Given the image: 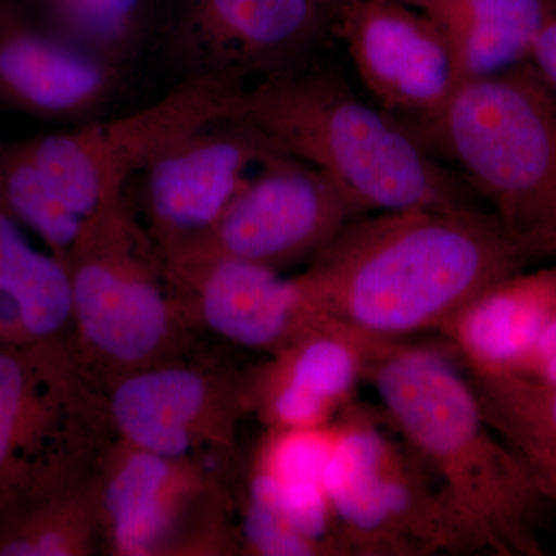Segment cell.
I'll use <instances>...</instances> for the list:
<instances>
[{"mask_svg":"<svg viewBox=\"0 0 556 556\" xmlns=\"http://www.w3.org/2000/svg\"><path fill=\"white\" fill-rule=\"evenodd\" d=\"M212 463L146 452L113 434L98 460L101 551L115 556L241 554L233 497Z\"/></svg>","mask_w":556,"mask_h":556,"instance_id":"obj_7","label":"cell"},{"mask_svg":"<svg viewBox=\"0 0 556 556\" xmlns=\"http://www.w3.org/2000/svg\"><path fill=\"white\" fill-rule=\"evenodd\" d=\"M412 129L455 161L533 258H556V97L532 65L460 84Z\"/></svg>","mask_w":556,"mask_h":556,"instance_id":"obj_4","label":"cell"},{"mask_svg":"<svg viewBox=\"0 0 556 556\" xmlns=\"http://www.w3.org/2000/svg\"><path fill=\"white\" fill-rule=\"evenodd\" d=\"M467 371L486 422L518 455L556 448L555 383L517 371Z\"/></svg>","mask_w":556,"mask_h":556,"instance_id":"obj_22","label":"cell"},{"mask_svg":"<svg viewBox=\"0 0 556 556\" xmlns=\"http://www.w3.org/2000/svg\"><path fill=\"white\" fill-rule=\"evenodd\" d=\"M101 393L113 434L164 456L226 455L252 415L247 371L193 353L121 376Z\"/></svg>","mask_w":556,"mask_h":556,"instance_id":"obj_11","label":"cell"},{"mask_svg":"<svg viewBox=\"0 0 556 556\" xmlns=\"http://www.w3.org/2000/svg\"><path fill=\"white\" fill-rule=\"evenodd\" d=\"M365 380L390 427L438 482L463 552L544 555L535 532L543 496L525 459L497 439L470 379L445 350L379 338Z\"/></svg>","mask_w":556,"mask_h":556,"instance_id":"obj_2","label":"cell"},{"mask_svg":"<svg viewBox=\"0 0 556 556\" xmlns=\"http://www.w3.org/2000/svg\"><path fill=\"white\" fill-rule=\"evenodd\" d=\"M493 212L404 208L348 222L299 274L318 308L382 339L441 331L533 262Z\"/></svg>","mask_w":556,"mask_h":556,"instance_id":"obj_1","label":"cell"},{"mask_svg":"<svg viewBox=\"0 0 556 556\" xmlns=\"http://www.w3.org/2000/svg\"><path fill=\"white\" fill-rule=\"evenodd\" d=\"M0 211L31 229L62 262L86 226L58 197L24 144L0 155Z\"/></svg>","mask_w":556,"mask_h":556,"instance_id":"obj_23","label":"cell"},{"mask_svg":"<svg viewBox=\"0 0 556 556\" xmlns=\"http://www.w3.org/2000/svg\"><path fill=\"white\" fill-rule=\"evenodd\" d=\"M278 150L240 119L215 121L161 150L142 169L146 230L161 257L211 229L247 181V172Z\"/></svg>","mask_w":556,"mask_h":556,"instance_id":"obj_13","label":"cell"},{"mask_svg":"<svg viewBox=\"0 0 556 556\" xmlns=\"http://www.w3.org/2000/svg\"><path fill=\"white\" fill-rule=\"evenodd\" d=\"M422 11L447 38L460 86L525 64L556 0H441Z\"/></svg>","mask_w":556,"mask_h":556,"instance_id":"obj_21","label":"cell"},{"mask_svg":"<svg viewBox=\"0 0 556 556\" xmlns=\"http://www.w3.org/2000/svg\"><path fill=\"white\" fill-rule=\"evenodd\" d=\"M375 336L328 316L247 371L252 415L268 430L331 426L356 402Z\"/></svg>","mask_w":556,"mask_h":556,"instance_id":"obj_15","label":"cell"},{"mask_svg":"<svg viewBox=\"0 0 556 556\" xmlns=\"http://www.w3.org/2000/svg\"><path fill=\"white\" fill-rule=\"evenodd\" d=\"M386 426L382 408L357 402L334 422L324 485L343 555L463 552L438 482Z\"/></svg>","mask_w":556,"mask_h":556,"instance_id":"obj_6","label":"cell"},{"mask_svg":"<svg viewBox=\"0 0 556 556\" xmlns=\"http://www.w3.org/2000/svg\"><path fill=\"white\" fill-rule=\"evenodd\" d=\"M318 5L324 9L325 13H327V16L329 17V21H334L336 14L339 13L340 10L343 9V7L346 5L348 2H351V0H317Z\"/></svg>","mask_w":556,"mask_h":556,"instance_id":"obj_28","label":"cell"},{"mask_svg":"<svg viewBox=\"0 0 556 556\" xmlns=\"http://www.w3.org/2000/svg\"><path fill=\"white\" fill-rule=\"evenodd\" d=\"M230 119L327 175L362 215L479 207L466 179L434 160L404 119L361 100L331 65L311 60L241 87Z\"/></svg>","mask_w":556,"mask_h":556,"instance_id":"obj_3","label":"cell"},{"mask_svg":"<svg viewBox=\"0 0 556 556\" xmlns=\"http://www.w3.org/2000/svg\"><path fill=\"white\" fill-rule=\"evenodd\" d=\"M555 316L556 263L501 278L439 332L467 369L521 371Z\"/></svg>","mask_w":556,"mask_h":556,"instance_id":"obj_17","label":"cell"},{"mask_svg":"<svg viewBox=\"0 0 556 556\" xmlns=\"http://www.w3.org/2000/svg\"><path fill=\"white\" fill-rule=\"evenodd\" d=\"M214 72L240 80L287 72L313 60L331 21L317 0H208ZM260 78V79H262Z\"/></svg>","mask_w":556,"mask_h":556,"instance_id":"obj_18","label":"cell"},{"mask_svg":"<svg viewBox=\"0 0 556 556\" xmlns=\"http://www.w3.org/2000/svg\"><path fill=\"white\" fill-rule=\"evenodd\" d=\"M72 285L67 266L25 239L0 211V348L68 340Z\"/></svg>","mask_w":556,"mask_h":556,"instance_id":"obj_20","label":"cell"},{"mask_svg":"<svg viewBox=\"0 0 556 556\" xmlns=\"http://www.w3.org/2000/svg\"><path fill=\"white\" fill-rule=\"evenodd\" d=\"M139 0H62L70 27L83 49L115 64L126 50Z\"/></svg>","mask_w":556,"mask_h":556,"instance_id":"obj_24","label":"cell"},{"mask_svg":"<svg viewBox=\"0 0 556 556\" xmlns=\"http://www.w3.org/2000/svg\"><path fill=\"white\" fill-rule=\"evenodd\" d=\"M543 382L556 386V316L538 340L535 350L527 358L521 371Z\"/></svg>","mask_w":556,"mask_h":556,"instance_id":"obj_25","label":"cell"},{"mask_svg":"<svg viewBox=\"0 0 556 556\" xmlns=\"http://www.w3.org/2000/svg\"><path fill=\"white\" fill-rule=\"evenodd\" d=\"M112 437L101 390L68 340L0 348V514Z\"/></svg>","mask_w":556,"mask_h":556,"instance_id":"obj_8","label":"cell"},{"mask_svg":"<svg viewBox=\"0 0 556 556\" xmlns=\"http://www.w3.org/2000/svg\"><path fill=\"white\" fill-rule=\"evenodd\" d=\"M521 457L529 467L540 495L544 501L556 504V448Z\"/></svg>","mask_w":556,"mask_h":556,"instance_id":"obj_27","label":"cell"},{"mask_svg":"<svg viewBox=\"0 0 556 556\" xmlns=\"http://www.w3.org/2000/svg\"><path fill=\"white\" fill-rule=\"evenodd\" d=\"M396 2L405 3V5L413 7V9L427 10L434 3L441 0H396Z\"/></svg>","mask_w":556,"mask_h":556,"instance_id":"obj_29","label":"cell"},{"mask_svg":"<svg viewBox=\"0 0 556 556\" xmlns=\"http://www.w3.org/2000/svg\"><path fill=\"white\" fill-rule=\"evenodd\" d=\"M358 215L332 179L278 150L247 178L211 229L163 258L164 268L237 258L278 270L313 257Z\"/></svg>","mask_w":556,"mask_h":556,"instance_id":"obj_10","label":"cell"},{"mask_svg":"<svg viewBox=\"0 0 556 556\" xmlns=\"http://www.w3.org/2000/svg\"><path fill=\"white\" fill-rule=\"evenodd\" d=\"M193 331L206 329L233 345L273 356L328 317L299 276L237 258L164 268Z\"/></svg>","mask_w":556,"mask_h":556,"instance_id":"obj_14","label":"cell"},{"mask_svg":"<svg viewBox=\"0 0 556 556\" xmlns=\"http://www.w3.org/2000/svg\"><path fill=\"white\" fill-rule=\"evenodd\" d=\"M102 448L51 471L0 514V556L100 554Z\"/></svg>","mask_w":556,"mask_h":556,"instance_id":"obj_19","label":"cell"},{"mask_svg":"<svg viewBox=\"0 0 556 556\" xmlns=\"http://www.w3.org/2000/svg\"><path fill=\"white\" fill-rule=\"evenodd\" d=\"M529 60L552 90L556 91V17L548 22L533 43Z\"/></svg>","mask_w":556,"mask_h":556,"instance_id":"obj_26","label":"cell"},{"mask_svg":"<svg viewBox=\"0 0 556 556\" xmlns=\"http://www.w3.org/2000/svg\"><path fill=\"white\" fill-rule=\"evenodd\" d=\"M239 79L212 72L185 80L134 115L46 135L25 149L58 197L89 222L123 199L127 181L182 135L230 119Z\"/></svg>","mask_w":556,"mask_h":556,"instance_id":"obj_9","label":"cell"},{"mask_svg":"<svg viewBox=\"0 0 556 556\" xmlns=\"http://www.w3.org/2000/svg\"><path fill=\"white\" fill-rule=\"evenodd\" d=\"M113 62L24 27L0 28V100L47 119H79L110 100Z\"/></svg>","mask_w":556,"mask_h":556,"instance_id":"obj_16","label":"cell"},{"mask_svg":"<svg viewBox=\"0 0 556 556\" xmlns=\"http://www.w3.org/2000/svg\"><path fill=\"white\" fill-rule=\"evenodd\" d=\"M331 31L379 108L409 127L437 118L459 87L447 38L426 11L396 0H351Z\"/></svg>","mask_w":556,"mask_h":556,"instance_id":"obj_12","label":"cell"},{"mask_svg":"<svg viewBox=\"0 0 556 556\" xmlns=\"http://www.w3.org/2000/svg\"><path fill=\"white\" fill-rule=\"evenodd\" d=\"M73 348L98 388L192 353L195 331L172 294L159 248L126 201L101 208L65 255Z\"/></svg>","mask_w":556,"mask_h":556,"instance_id":"obj_5","label":"cell"}]
</instances>
